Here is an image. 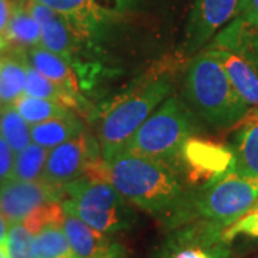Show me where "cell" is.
I'll use <instances>...</instances> for the list:
<instances>
[{
	"mask_svg": "<svg viewBox=\"0 0 258 258\" xmlns=\"http://www.w3.org/2000/svg\"><path fill=\"white\" fill-rule=\"evenodd\" d=\"M108 172L126 203L154 215L179 214L182 185L169 164L122 151L108 161Z\"/></svg>",
	"mask_w": 258,
	"mask_h": 258,
	"instance_id": "obj_1",
	"label": "cell"
},
{
	"mask_svg": "<svg viewBox=\"0 0 258 258\" xmlns=\"http://www.w3.org/2000/svg\"><path fill=\"white\" fill-rule=\"evenodd\" d=\"M185 98L201 119L218 129L238 125L249 112L248 103L231 83L218 57L207 49L189 64Z\"/></svg>",
	"mask_w": 258,
	"mask_h": 258,
	"instance_id": "obj_2",
	"label": "cell"
},
{
	"mask_svg": "<svg viewBox=\"0 0 258 258\" xmlns=\"http://www.w3.org/2000/svg\"><path fill=\"white\" fill-rule=\"evenodd\" d=\"M171 86L166 81H155L116 101L103 113L99 128L102 158L108 162L122 152L131 137L152 115Z\"/></svg>",
	"mask_w": 258,
	"mask_h": 258,
	"instance_id": "obj_3",
	"label": "cell"
},
{
	"mask_svg": "<svg viewBox=\"0 0 258 258\" xmlns=\"http://www.w3.org/2000/svg\"><path fill=\"white\" fill-rule=\"evenodd\" d=\"M63 191L68 194L62 203L64 211L72 212L96 231L113 234L131 225L132 214L126 201L111 182L81 176Z\"/></svg>",
	"mask_w": 258,
	"mask_h": 258,
	"instance_id": "obj_4",
	"label": "cell"
},
{
	"mask_svg": "<svg viewBox=\"0 0 258 258\" xmlns=\"http://www.w3.org/2000/svg\"><path fill=\"white\" fill-rule=\"evenodd\" d=\"M192 131L191 118L181 102L169 98L139 126L123 151L169 164L179 158L181 148L192 137Z\"/></svg>",
	"mask_w": 258,
	"mask_h": 258,
	"instance_id": "obj_5",
	"label": "cell"
},
{
	"mask_svg": "<svg viewBox=\"0 0 258 258\" xmlns=\"http://www.w3.org/2000/svg\"><path fill=\"white\" fill-rule=\"evenodd\" d=\"M258 201V178H249L230 169L194 200V211L203 221L227 228L251 211Z\"/></svg>",
	"mask_w": 258,
	"mask_h": 258,
	"instance_id": "obj_6",
	"label": "cell"
},
{
	"mask_svg": "<svg viewBox=\"0 0 258 258\" xmlns=\"http://www.w3.org/2000/svg\"><path fill=\"white\" fill-rule=\"evenodd\" d=\"M222 227L208 221L184 224L159 249L157 258H230Z\"/></svg>",
	"mask_w": 258,
	"mask_h": 258,
	"instance_id": "obj_7",
	"label": "cell"
},
{
	"mask_svg": "<svg viewBox=\"0 0 258 258\" xmlns=\"http://www.w3.org/2000/svg\"><path fill=\"white\" fill-rule=\"evenodd\" d=\"M96 158L95 145L82 132L49 151L40 181L63 191L66 185L83 176L86 166Z\"/></svg>",
	"mask_w": 258,
	"mask_h": 258,
	"instance_id": "obj_8",
	"label": "cell"
},
{
	"mask_svg": "<svg viewBox=\"0 0 258 258\" xmlns=\"http://www.w3.org/2000/svg\"><path fill=\"white\" fill-rule=\"evenodd\" d=\"M194 184H211L224 176L234 165L230 148L208 139L189 137L181 148L179 158Z\"/></svg>",
	"mask_w": 258,
	"mask_h": 258,
	"instance_id": "obj_9",
	"label": "cell"
},
{
	"mask_svg": "<svg viewBox=\"0 0 258 258\" xmlns=\"http://www.w3.org/2000/svg\"><path fill=\"white\" fill-rule=\"evenodd\" d=\"M62 192L43 181L10 179L0 186V214L9 225L22 224L40 205L59 201Z\"/></svg>",
	"mask_w": 258,
	"mask_h": 258,
	"instance_id": "obj_10",
	"label": "cell"
},
{
	"mask_svg": "<svg viewBox=\"0 0 258 258\" xmlns=\"http://www.w3.org/2000/svg\"><path fill=\"white\" fill-rule=\"evenodd\" d=\"M241 13V0H195L185 35V52L194 53Z\"/></svg>",
	"mask_w": 258,
	"mask_h": 258,
	"instance_id": "obj_11",
	"label": "cell"
},
{
	"mask_svg": "<svg viewBox=\"0 0 258 258\" xmlns=\"http://www.w3.org/2000/svg\"><path fill=\"white\" fill-rule=\"evenodd\" d=\"M26 6L40 28V46L71 60L78 35L69 20L37 0H26Z\"/></svg>",
	"mask_w": 258,
	"mask_h": 258,
	"instance_id": "obj_12",
	"label": "cell"
},
{
	"mask_svg": "<svg viewBox=\"0 0 258 258\" xmlns=\"http://www.w3.org/2000/svg\"><path fill=\"white\" fill-rule=\"evenodd\" d=\"M62 227L78 258L126 257L125 248L120 244L112 241L106 234L89 227L72 212L64 211Z\"/></svg>",
	"mask_w": 258,
	"mask_h": 258,
	"instance_id": "obj_13",
	"label": "cell"
},
{
	"mask_svg": "<svg viewBox=\"0 0 258 258\" xmlns=\"http://www.w3.org/2000/svg\"><path fill=\"white\" fill-rule=\"evenodd\" d=\"M208 49L230 50L258 68V28L244 16H238L217 33Z\"/></svg>",
	"mask_w": 258,
	"mask_h": 258,
	"instance_id": "obj_14",
	"label": "cell"
},
{
	"mask_svg": "<svg viewBox=\"0 0 258 258\" xmlns=\"http://www.w3.org/2000/svg\"><path fill=\"white\" fill-rule=\"evenodd\" d=\"M221 62L231 83L248 103L252 111H258V68L244 57L225 49H208Z\"/></svg>",
	"mask_w": 258,
	"mask_h": 258,
	"instance_id": "obj_15",
	"label": "cell"
},
{
	"mask_svg": "<svg viewBox=\"0 0 258 258\" xmlns=\"http://www.w3.org/2000/svg\"><path fill=\"white\" fill-rule=\"evenodd\" d=\"M36 46H40V28L28 10L26 0H15L2 49L12 47L16 52H26Z\"/></svg>",
	"mask_w": 258,
	"mask_h": 258,
	"instance_id": "obj_16",
	"label": "cell"
},
{
	"mask_svg": "<svg viewBox=\"0 0 258 258\" xmlns=\"http://www.w3.org/2000/svg\"><path fill=\"white\" fill-rule=\"evenodd\" d=\"M242 120L231 169L240 175L258 178V111H249Z\"/></svg>",
	"mask_w": 258,
	"mask_h": 258,
	"instance_id": "obj_17",
	"label": "cell"
},
{
	"mask_svg": "<svg viewBox=\"0 0 258 258\" xmlns=\"http://www.w3.org/2000/svg\"><path fill=\"white\" fill-rule=\"evenodd\" d=\"M69 20L76 35L88 36L92 28L103 18L98 0H37Z\"/></svg>",
	"mask_w": 258,
	"mask_h": 258,
	"instance_id": "obj_18",
	"label": "cell"
},
{
	"mask_svg": "<svg viewBox=\"0 0 258 258\" xmlns=\"http://www.w3.org/2000/svg\"><path fill=\"white\" fill-rule=\"evenodd\" d=\"M25 57L26 62L45 78L79 93L78 79L62 56L56 55L43 46H36L28 49L25 52Z\"/></svg>",
	"mask_w": 258,
	"mask_h": 258,
	"instance_id": "obj_19",
	"label": "cell"
},
{
	"mask_svg": "<svg viewBox=\"0 0 258 258\" xmlns=\"http://www.w3.org/2000/svg\"><path fill=\"white\" fill-rule=\"evenodd\" d=\"M26 68L25 52L0 59V106L13 105L25 93Z\"/></svg>",
	"mask_w": 258,
	"mask_h": 258,
	"instance_id": "obj_20",
	"label": "cell"
},
{
	"mask_svg": "<svg viewBox=\"0 0 258 258\" xmlns=\"http://www.w3.org/2000/svg\"><path fill=\"white\" fill-rule=\"evenodd\" d=\"M25 95L42 98V99H50L60 103L66 109H81V103L83 99L78 92H74L64 86L52 82L50 79L45 78L39 74L36 69H33L28 63L26 68V86H25Z\"/></svg>",
	"mask_w": 258,
	"mask_h": 258,
	"instance_id": "obj_21",
	"label": "cell"
},
{
	"mask_svg": "<svg viewBox=\"0 0 258 258\" xmlns=\"http://www.w3.org/2000/svg\"><path fill=\"white\" fill-rule=\"evenodd\" d=\"M79 134H82V125L71 115L63 118L49 119L30 126L32 141L49 151L69 139L78 137Z\"/></svg>",
	"mask_w": 258,
	"mask_h": 258,
	"instance_id": "obj_22",
	"label": "cell"
},
{
	"mask_svg": "<svg viewBox=\"0 0 258 258\" xmlns=\"http://www.w3.org/2000/svg\"><path fill=\"white\" fill-rule=\"evenodd\" d=\"M15 108L22 115V118L28 122L29 125H37L42 122L55 118H63L71 115L69 109H66L60 103L50 99H42L29 95H22L18 101L13 103Z\"/></svg>",
	"mask_w": 258,
	"mask_h": 258,
	"instance_id": "obj_23",
	"label": "cell"
},
{
	"mask_svg": "<svg viewBox=\"0 0 258 258\" xmlns=\"http://www.w3.org/2000/svg\"><path fill=\"white\" fill-rule=\"evenodd\" d=\"M0 135L15 151V154L30 144V125L22 118L15 105L0 108Z\"/></svg>",
	"mask_w": 258,
	"mask_h": 258,
	"instance_id": "obj_24",
	"label": "cell"
},
{
	"mask_svg": "<svg viewBox=\"0 0 258 258\" xmlns=\"http://www.w3.org/2000/svg\"><path fill=\"white\" fill-rule=\"evenodd\" d=\"M35 237L39 258H78L66 238L62 222L49 224Z\"/></svg>",
	"mask_w": 258,
	"mask_h": 258,
	"instance_id": "obj_25",
	"label": "cell"
},
{
	"mask_svg": "<svg viewBox=\"0 0 258 258\" xmlns=\"http://www.w3.org/2000/svg\"><path fill=\"white\" fill-rule=\"evenodd\" d=\"M49 149L37 144H29L15 155L12 179L18 181H40L46 164Z\"/></svg>",
	"mask_w": 258,
	"mask_h": 258,
	"instance_id": "obj_26",
	"label": "cell"
},
{
	"mask_svg": "<svg viewBox=\"0 0 258 258\" xmlns=\"http://www.w3.org/2000/svg\"><path fill=\"white\" fill-rule=\"evenodd\" d=\"M5 245L9 258H39L36 237L23 224L9 225Z\"/></svg>",
	"mask_w": 258,
	"mask_h": 258,
	"instance_id": "obj_27",
	"label": "cell"
},
{
	"mask_svg": "<svg viewBox=\"0 0 258 258\" xmlns=\"http://www.w3.org/2000/svg\"><path fill=\"white\" fill-rule=\"evenodd\" d=\"M63 217L64 211L62 204H59L57 201H50V203L43 204L39 208H36L22 224L32 234L36 235L39 231L49 224L63 222Z\"/></svg>",
	"mask_w": 258,
	"mask_h": 258,
	"instance_id": "obj_28",
	"label": "cell"
},
{
	"mask_svg": "<svg viewBox=\"0 0 258 258\" xmlns=\"http://www.w3.org/2000/svg\"><path fill=\"white\" fill-rule=\"evenodd\" d=\"M238 235L258 237V208H252L245 215H242L235 222L222 230V240L227 244L237 238Z\"/></svg>",
	"mask_w": 258,
	"mask_h": 258,
	"instance_id": "obj_29",
	"label": "cell"
},
{
	"mask_svg": "<svg viewBox=\"0 0 258 258\" xmlns=\"http://www.w3.org/2000/svg\"><path fill=\"white\" fill-rule=\"evenodd\" d=\"M15 151L0 135V181L6 182L12 179L15 165Z\"/></svg>",
	"mask_w": 258,
	"mask_h": 258,
	"instance_id": "obj_30",
	"label": "cell"
},
{
	"mask_svg": "<svg viewBox=\"0 0 258 258\" xmlns=\"http://www.w3.org/2000/svg\"><path fill=\"white\" fill-rule=\"evenodd\" d=\"M13 5H15V0H0V50L3 47L5 35L9 26L10 18H12Z\"/></svg>",
	"mask_w": 258,
	"mask_h": 258,
	"instance_id": "obj_31",
	"label": "cell"
},
{
	"mask_svg": "<svg viewBox=\"0 0 258 258\" xmlns=\"http://www.w3.org/2000/svg\"><path fill=\"white\" fill-rule=\"evenodd\" d=\"M241 16L258 28V0H241Z\"/></svg>",
	"mask_w": 258,
	"mask_h": 258,
	"instance_id": "obj_32",
	"label": "cell"
},
{
	"mask_svg": "<svg viewBox=\"0 0 258 258\" xmlns=\"http://www.w3.org/2000/svg\"><path fill=\"white\" fill-rule=\"evenodd\" d=\"M8 231H9V224L3 218V215L0 214V245L6 244V238H8Z\"/></svg>",
	"mask_w": 258,
	"mask_h": 258,
	"instance_id": "obj_33",
	"label": "cell"
},
{
	"mask_svg": "<svg viewBox=\"0 0 258 258\" xmlns=\"http://www.w3.org/2000/svg\"><path fill=\"white\" fill-rule=\"evenodd\" d=\"M0 258H9L6 245H0Z\"/></svg>",
	"mask_w": 258,
	"mask_h": 258,
	"instance_id": "obj_34",
	"label": "cell"
},
{
	"mask_svg": "<svg viewBox=\"0 0 258 258\" xmlns=\"http://www.w3.org/2000/svg\"><path fill=\"white\" fill-rule=\"evenodd\" d=\"M254 208H258V201H257V204H255V205H254Z\"/></svg>",
	"mask_w": 258,
	"mask_h": 258,
	"instance_id": "obj_35",
	"label": "cell"
},
{
	"mask_svg": "<svg viewBox=\"0 0 258 258\" xmlns=\"http://www.w3.org/2000/svg\"><path fill=\"white\" fill-rule=\"evenodd\" d=\"M2 185H3V182H2V181H0V186H2Z\"/></svg>",
	"mask_w": 258,
	"mask_h": 258,
	"instance_id": "obj_36",
	"label": "cell"
}]
</instances>
